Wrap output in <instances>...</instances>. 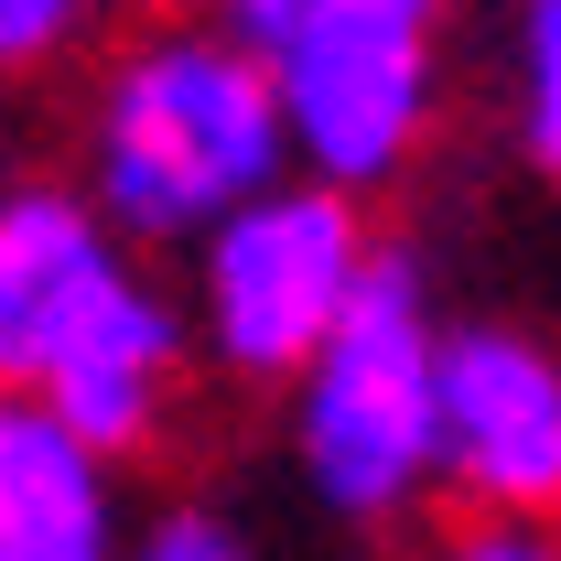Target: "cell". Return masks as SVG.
<instances>
[{
  "instance_id": "6da1fadb",
  "label": "cell",
  "mask_w": 561,
  "mask_h": 561,
  "mask_svg": "<svg viewBox=\"0 0 561 561\" xmlns=\"http://www.w3.org/2000/svg\"><path fill=\"white\" fill-rule=\"evenodd\" d=\"M108 216L87 206V184L55 173H11L0 195V389L44 400L76 443H98L108 465L162 454V432L184 421L195 389V324L184 291L140 271Z\"/></svg>"
},
{
  "instance_id": "7a4b0ae2",
  "label": "cell",
  "mask_w": 561,
  "mask_h": 561,
  "mask_svg": "<svg viewBox=\"0 0 561 561\" xmlns=\"http://www.w3.org/2000/svg\"><path fill=\"white\" fill-rule=\"evenodd\" d=\"M291 173L280 76L206 11L130 22L76 108V184L130 249H195Z\"/></svg>"
},
{
  "instance_id": "3957f363",
  "label": "cell",
  "mask_w": 561,
  "mask_h": 561,
  "mask_svg": "<svg viewBox=\"0 0 561 561\" xmlns=\"http://www.w3.org/2000/svg\"><path fill=\"white\" fill-rule=\"evenodd\" d=\"M280 432L302 496L346 529H400L443 496V313L411 249L378 238L335 335L280 389Z\"/></svg>"
},
{
  "instance_id": "277c9868",
  "label": "cell",
  "mask_w": 561,
  "mask_h": 561,
  "mask_svg": "<svg viewBox=\"0 0 561 561\" xmlns=\"http://www.w3.org/2000/svg\"><path fill=\"white\" fill-rule=\"evenodd\" d=\"M184 324L227 389H291L302 356L335 335V313L356 302V280L378 260V227L356 195L280 173L271 195H249L238 216H216L206 238L184 249Z\"/></svg>"
},
{
  "instance_id": "5b68a950",
  "label": "cell",
  "mask_w": 561,
  "mask_h": 561,
  "mask_svg": "<svg viewBox=\"0 0 561 561\" xmlns=\"http://www.w3.org/2000/svg\"><path fill=\"white\" fill-rule=\"evenodd\" d=\"M271 76H280L291 173L378 206L432 151V119H443V22H367V33L280 55Z\"/></svg>"
},
{
  "instance_id": "8992f818",
  "label": "cell",
  "mask_w": 561,
  "mask_h": 561,
  "mask_svg": "<svg viewBox=\"0 0 561 561\" xmlns=\"http://www.w3.org/2000/svg\"><path fill=\"white\" fill-rule=\"evenodd\" d=\"M443 496L465 518H561V346L443 324Z\"/></svg>"
},
{
  "instance_id": "52a82bcc",
  "label": "cell",
  "mask_w": 561,
  "mask_h": 561,
  "mask_svg": "<svg viewBox=\"0 0 561 561\" xmlns=\"http://www.w3.org/2000/svg\"><path fill=\"white\" fill-rule=\"evenodd\" d=\"M130 496L98 443L22 389H0V561H119Z\"/></svg>"
},
{
  "instance_id": "ba28073f",
  "label": "cell",
  "mask_w": 561,
  "mask_h": 561,
  "mask_svg": "<svg viewBox=\"0 0 561 561\" xmlns=\"http://www.w3.org/2000/svg\"><path fill=\"white\" fill-rule=\"evenodd\" d=\"M206 22H227L260 66L302 55V44H335V33H367V22H443L454 0H195Z\"/></svg>"
},
{
  "instance_id": "9c48e42d",
  "label": "cell",
  "mask_w": 561,
  "mask_h": 561,
  "mask_svg": "<svg viewBox=\"0 0 561 561\" xmlns=\"http://www.w3.org/2000/svg\"><path fill=\"white\" fill-rule=\"evenodd\" d=\"M507 130H518V162L561 195V0H518V33H507Z\"/></svg>"
},
{
  "instance_id": "30bf717a",
  "label": "cell",
  "mask_w": 561,
  "mask_h": 561,
  "mask_svg": "<svg viewBox=\"0 0 561 561\" xmlns=\"http://www.w3.org/2000/svg\"><path fill=\"white\" fill-rule=\"evenodd\" d=\"M108 11H119V0H0V87L55 76L66 55H87Z\"/></svg>"
},
{
  "instance_id": "8fae6325",
  "label": "cell",
  "mask_w": 561,
  "mask_h": 561,
  "mask_svg": "<svg viewBox=\"0 0 561 561\" xmlns=\"http://www.w3.org/2000/svg\"><path fill=\"white\" fill-rule=\"evenodd\" d=\"M119 561H260V540H249L238 507H216V496H173V507L130 518Z\"/></svg>"
},
{
  "instance_id": "7c38bea8",
  "label": "cell",
  "mask_w": 561,
  "mask_h": 561,
  "mask_svg": "<svg viewBox=\"0 0 561 561\" xmlns=\"http://www.w3.org/2000/svg\"><path fill=\"white\" fill-rule=\"evenodd\" d=\"M411 561H561V518H465L454 507V529H432Z\"/></svg>"
},
{
  "instance_id": "4fadbf2b",
  "label": "cell",
  "mask_w": 561,
  "mask_h": 561,
  "mask_svg": "<svg viewBox=\"0 0 561 561\" xmlns=\"http://www.w3.org/2000/svg\"><path fill=\"white\" fill-rule=\"evenodd\" d=\"M11 173H22V162H0V195H11Z\"/></svg>"
}]
</instances>
